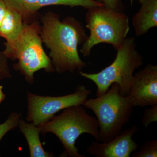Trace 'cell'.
Segmentation results:
<instances>
[{
    "label": "cell",
    "mask_w": 157,
    "mask_h": 157,
    "mask_svg": "<svg viewBox=\"0 0 157 157\" xmlns=\"http://www.w3.org/2000/svg\"><path fill=\"white\" fill-rule=\"evenodd\" d=\"M40 35L50 50L49 56L55 71L59 74L82 70L86 63L78 54V45L88 36L81 23L72 17L60 20L59 14L48 11L41 17Z\"/></svg>",
    "instance_id": "6da1fadb"
},
{
    "label": "cell",
    "mask_w": 157,
    "mask_h": 157,
    "mask_svg": "<svg viewBox=\"0 0 157 157\" xmlns=\"http://www.w3.org/2000/svg\"><path fill=\"white\" fill-rule=\"evenodd\" d=\"M40 23L37 19L23 21V28L18 39L12 45H5L2 51L8 59L18 63L13 67L24 76L29 84L33 83L34 73L44 69L47 73L55 71L49 57L42 47Z\"/></svg>",
    "instance_id": "7a4b0ae2"
},
{
    "label": "cell",
    "mask_w": 157,
    "mask_h": 157,
    "mask_svg": "<svg viewBox=\"0 0 157 157\" xmlns=\"http://www.w3.org/2000/svg\"><path fill=\"white\" fill-rule=\"evenodd\" d=\"M37 126L40 133L45 135L50 132L58 137L64 149L61 157H85L78 153L75 145L82 134H89L101 141L97 118L89 114L82 105L66 108L61 114Z\"/></svg>",
    "instance_id": "3957f363"
},
{
    "label": "cell",
    "mask_w": 157,
    "mask_h": 157,
    "mask_svg": "<svg viewBox=\"0 0 157 157\" xmlns=\"http://www.w3.org/2000/svg\"><path fill=\"white\" fill-rule=\"evenodd\" d=\"M117 51L114 60L100 72L90 73L79 71L82 76L95 84L97 97L106 93L114 83L118 85L121 95L127 96L133 82L135 70L143 64V57L137 50L133 37H127Z\"/></svg>",
    "instance_id": "277c9868"
},
{
    "label": "cell",
    "mask_w": 157,
    "mask_h": 157,
    "mask_svg": "<svg viewBox=\"0 0 157 157\" xmlns=\"http://www.w3.org/2000/svg\"><path fill=\"white\" fill-rule=\"evenodd\" d=\"M85 20L90 35L80 50L85 57L88 56L92 48L101 43L110 44L117 50L130 30L126 14L104 5L88 9Z\"/></svg>",
    "instance_id": "5b68a950"
},
{
    "label": "cell",
    "mask_w": 157,
    "mask_h": 157,
    "mask_svg": "<svg viewBox=\"0 0 157 157\" xmlns=\"http://www.w3.org/2000/svg\"><path fill=\"white\" fill-rule=\"evenodd\" d=\"M82 105L95 114L100 142H102L112 140L121 133L130 121L134 108L128 97L120 94L119 87L116 83L102 95L87 99Z\"/></svg>",
    "instance_id": "8992f818"
},
{
    "label": "cell",
    "mask_w": 157,
    "mask_h": 157,
    "mask_svg": "<svg viewBox=\"0 0 157 157\" xmlns=\"http://www.w3.org/2000/svg\"><path fill=\"white\" fill-rule=\"evenodd\" d=\"M91 93V90L83 85L78 86L72 94L57 97L39 96L27 92V120L36 126L44 123L60 110L82 105Z\"/></svg>",
    "instance_id": "52a82bcc"
},
{
    "label": "cell",
    "mask_w": 157,
    "mask_h": 157,
    "mask_svg": "<svg viewBox=\"0 0 157 157\" xmlns=\"http://www.w3.org/2000/svg\"><path fill=\"white\" fill-rule=\"evenodd\" d=\"M134 107L157 104V66L149 64L135 73L127 95Z\"/></svg>",
    "instance_id": "ba28073f"
},
{
    "label": "cell",
    "mask_w": 157,
    "mask_h": 157,
    "mask_svg": "<svg viewBox=\"0 0 157 157\" xmlns=\"http://www.w3.org/2000/svg\"><path fill=\"white\" fill-rule=\"evenodd\" d=\"M138 131L135 125L122 131L109 141H93L86 149L89 154L96 157H130L137 150L138 144L132 139Z\"/></svg>",
    "instance_id": "9c48e42d"
},
{
    "label": "cell",
    "mask_w": 157,
    "mask_h": 157,
    "mask_svg": "<svg viewBox=\"0 0 157 157\" xmlns=\"http://www.w3.org/2000/svg\"><path fill=\"white\" fill-rule=\"evenodd\" d=\"M7 7L19 13L23 20L29 21L37 19L38 11L45 6H81L86 9L104 5L95 0H2Z\"/></svg>",
    "instance_id": "30bf717a"
},
{
    "label": "cell",
    "mask_w": 157,
    "mask_h": 157,
    "mask_svg": "<svg viewBox=\"0 0 157 157\" xmlns=\"http://www.w3.org/2000/svg\"><path fill=\"white\" fill-rule=\"evenodd\" d=\"M140 10L132 17L135 35L141 36L157 26V0H139Z\"/></svg>",
    "instance_id": "8fae6325"
},
{
    "label": "cell",
    "mask_w": 157,
    "mask_h": 157,
    "mask_svg": "<svg viewBox=\"0 0 157 157\" xmlns=\"http://www.w3.org/2000/svg\"><path fill=\"white\" fill-rule=\"evenodd\" d=\"M23 28V20L17 11L7 7L5 17L0 26V37L6 39L5 45H12L18 39Z\"/></svg>",
    "instance_id": "7c38bea8"
},
{
    "label": "cell",
    "mask_w": 157,
    "mask_h": 157,
    "mask_svg": "<svg viewBox=\"0 0 157 157\" xmlns=\"http://www.w3.org/2000/svg\"><path fill=\"white\" fill-rule=\"evenodd\" d=\"M21 132L25 137L31 157H51V153L45 151L42 147L39 137L40 131L38 127L33 123H28L21 119L18 125Z\"/></svg>",
    "instance_id": "4fadbf2b"
},
{
    "label": "cell",
    "mask_w": 157,
    "mask_h": 157,
    "mask_svg": "<svg viewBox=\"0 0 157 157\" xmlns=\"http://www.w3.org/2000/svg\"><path fill=\"white\" fill-rule=\"evenodd\" d=\"M132 157H157V140H147L140 146L138 152H134Z\"/></svg>",
    "instance_id": "5bb4252c"
},
{
    "label": "cell",
    "mask_w": 157,
    "mask_h": 157,
    "mask_svg": "<svg viewBox=\"0 0 157 157\" xmlns=\"http://www.w3.org/2000/svg\"><path fill=\"white\" fill-rule=\"evenodd\" d=\"M21 116V113L12 112L6 121L0 124V141L8 132L18 126Z\"/></svg>",
    "instance_id": "9a60e30c"
},
{
    "label": "cell",
    "mask_w": 157,
    "mask_h": 157,
    "mask_svg": "<svg viewBox=\"0 0 157 157\" xmlns=\"http://www.w3.org/2000/svg\"><path fill=\"white\" fill-rule=\"evenodd\" d=\"M157 121V104H155L144 109L142 119V124L147 129L152 123Z\"/></svg>",
    "instance_id": "2e32d148"
},
{
    "label": "cell",
    "mask_w": 157,
    "mask_h": 157,
    "mask_svg": "<svg viewBox=\"0 0 157 157\" xmlns=\"http://www.w3.org/2000/svg\"><path fill=\"white\" fill-rule=\"evenodd\" d=\"M8 59L2 52H0V79L11 78L12 76Z\"/></svg>",
    "instance_id": "e0dca14e"
},
{
    "label": "cell",
    "mask_w": 157,
    "mask_h": 157,
    "mask_svg": "<svg viewBox=\"0 0 157 157\" xmlns=\"http://www.w3.org/2000/svg\"><path fill=\"white\" fill-rule=\"evenodd\" d=\"M97 1L110 9L121 11L122 8L121 0H97Z\"/></svg>",
    "instance_id": "ac0fdd59"
},
{
    "label": "cell",
    "mask_w": 157,
    "mask_h": 157,
    "mask_svg": "<svg viewBox=\"0 0 157 157\" xmlns=\"http://www.w3.org/2000/svg\"><path fill=\"white\" fill-rule=\"evenodd\" d=\"M7 6L2 0H0V26L6 15Z\"/></svg>",
    "instance_id": "d6986e66"
},
{
    "label": "cell",
    "mask_w": 157,
    "mask_h": 157,
    "mask_svg": "<svg viewBox=\"0 0 157 157\" xmlns=\"http://www.w3.org/2000/svg\"><path fill=\"white\" fill-rule=\"evenodd\" d=\"M3 86H0V104L5 100L6 95L2 91Z\"/></svg>",
    "instance_id": "ffe728a7"
},
{
    "label": "cell",
    "mask_w": 157,
    "mask_h": 157,
    "mask_svg": "<svg viewBox=\"0 0 157 157\" xmlns=\"http://www.w3.org/2000/svg\"><path fill=\"white\" fill-rule=\"evenodd\" d=\"M132 1H133V0H131V2H132Z\"/></svg>",
    "instance_id": "44dd1931"
}]
</instances>
